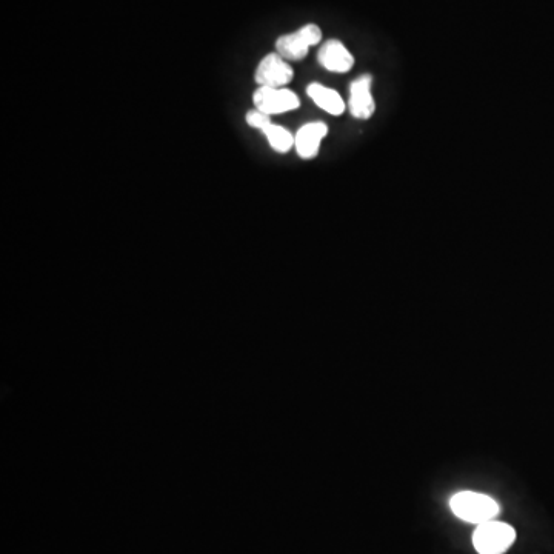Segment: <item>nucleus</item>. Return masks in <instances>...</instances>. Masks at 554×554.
<instances>
[{
    "instance_id": "obj_1",
    "label": "nucleus",
    "mask_w": 554,
    "mask_h": 554,
    "mask_svg": "<svg viewBox=\"0 0 554 554\" xmlns=\"http://www.w3.org/2000/svg\"><path fill=\"white\" fill-rule=\"evenodd\" d=\"M450 508L456 518L474 525L494 521L501 513V505L498 502L487 494L476 491H459L454 494Z\"/></svg>"
},
{
    "instance_id": "obj_2",
    "label": "nucleus",
    "mask_w": 554,
    "mask_h": 554,
    "mask_svg": "<svg viewBox=\"0 0 554 554\" xmlns=\"http://www.w3.org/2000/svg\"><path fill=\"white\" fill-rule=\"evenodd\" d=\"M516 541V530L505 522H484L473 533L474 550L479 554H504Z\"/></svg>"
},
{
    "instance_id": "obj_3",
    "label": "nucleus",
    "mask_w": 554,
    "mask_h": 554,
    "mask_svg": "<svg viewBox=\"0 0 554 554\" xmlns=\"http://www.w3.org/2000/svg\"><path fill=\"white\" fill-rule=\"evenodd\" d=\"M322 41V30L316 24H308L291 34H284L276 41V53L285 61L299 62L308 56V51Z\"/></svg>"
},
{
    "instance_id": "obj_4",
    "label": "nucleus",
    "mask_w": 554,
    "mask_h": 554,
    "mask_svg": "<svg viewBox=\"0 0 554 554\" xmlns=\"http://www.w3.org/2000/svg\"><path fill=\"white\" fill-rule=\"evenodd\" d=\"M253 102L256 110L270 116L298 110L301 105L298 94L288 88L259 87L254 91Z\"/></svg>"
},
{
    "instance_id": "obj_5",
    "label": "nucleus",
    "mask_w": 554,
    "mask_h": 554,
    "mask_svg": "<svg viewBox=\"0 0 554 554\" xmlns=\"http://www.w3.org/2000/svg\"><path fill=\"white\" fill-rule=\"evenodd\" d=\"M294 71L281 54L265 56L256 68L254 81L259 87L285 88L293 81Z\"/></svg>"
},
{
    "instance_id": "obj_6",
    "label": "nucleus",
    "mask_w": 554,
    "mask_h": 554,
    "mask_svg": "<svg viewBox=\"0 0 554 554\" xmlns=\"http://www.w3.org/2000/svg\"><path fill=\"white\" fill-rule=\"evenodd\" d=\"M371 87H373V77L370 74H362L356 81L351 82L348 110L354 119L368 121L376 111V102H374Z\"/></svg>"
},
{
    "instance_id": "obj_7",
    "label": "nucleus",
    "mask_w": 554,
    "mask_h": 554,
    "mask_svg": "<svg viewBox=\"0 0 554 554\" xmlns=\"http://www.w3.org/2000/svg\"><path fill=\"white\" fill-rule=\"evenodd\" d=\"M328 134V125L324 122H308L294 134V148L304 161L318 156L322 141Z\"/></svg>"
},
{
    "instance_id": "obj_8",
    "label": "nucleus",
    "mask_w": 554,
    "mask_h": 554,
    "mask_svg": "<svg viewBox=\"0 0 554 554\" xmlns=\"http://www.w3.org/2000/svg\"><path fill=\"white\" fill-rule=\"evenodd\" d=\"M322 68L330 73L345 74L354 67V57L341 41L331 39L322 45L318 53Z\"/></svg>"
},
{
    "instance_id": "obj_9",
    "label": "nucleus",
    "mask_w": 554,
    "mask_h": 554,
    "mask_svg": "<svg viewBox=\"0 0 554 554\" xmlns=\"http://www.w3.org/2000/svg\"><path fill=\"white\" fill-rule=\"evenodd\" d=\"M307 94L311 101L318 105L321 110H324L325 113L331 114V116H341L345 113L347 105H345L341 94L333 88L313 82V84L308 85Z\"/></svg>"
},
{
    "instance_id": "obj_10",
    "label": "nucleus",
    "mask_w": 554,
    "mask_h": 554,
    "mask_svg": "<svg viewBox=\"0 0 554 554\" xmlns=\"http://www.w3.org/2000/svg\"><path fill=\"white\" fill-rule=\"evenodd\" d=\"M262 133L265 134L268 144L276 153L285 154L294 148V134L281 125H268Z\"/></svg>"
},
{
    "instance_id": "obj_11",
    "label": "nucleus",
    "mask_w": 554,
    "mask_h": 554,
    "mask_svg": "<svg viewBox=\"0 0 554 554\" xmlns=\"http://www.w3.org/2000/svg\"><path fill=\"white\" fill-rule=\"evenodd\" d=\"M245 121H247L248 127L261 131H264L268 125L273 124L270 114L262 113V111L256 110V108L248 111Z\"/></svg>"
}]
</instances>
